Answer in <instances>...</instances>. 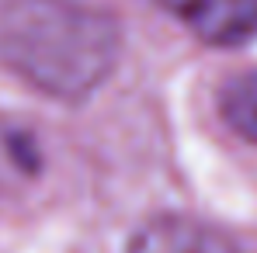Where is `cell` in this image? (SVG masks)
<instances>
[{"label": "cell", "instance_id": "obj_1", "mask_svg": "<svg viewBox=\"0 0 257 253\" xmlns=\"http://www.w3.org/2000/svg\"><path fill=\"white\" fill-rule=\"evenodd\" d=\"M0 59L32 87L80 101L118 63V21L90 0H0Z\"/></svg>", "mask_w": 257, "mask_h": 253}, {"label": "cell", "instance_id": "obj_2", "mask_svg": "<svg viewBox=\"0 0 257 253\" xmlns=\"http://www.w3.org/2000/svg\"><path fill=\"white\" fill-rule=\"evenodd\" d=\"M198 42L236 49L257 39V0H153Z\"/></svg>", "mask_w": 257, "mask_h": 253}, {"label": "cell", "instance_id": "obj_3", "mask_svg": "<svg viewBox=\"0 0 257 253\" xmlns=\"http://www.w3.org/2000/svg\"><path fill=\"white\" fill-rule=\"evenodd\" d=\"M122 253H243L226 232L202 218L157 215L128 236Z\"/></svg>", "mask_w": 257, "mask_h": 253}, {"label": "cell", "instance_id": "obj_4", "mask_svg": "<svg viewBox=\"0 0 257 253\" xmlns=\"http://www.w3.org/2000/svg\"><path fill=\"white\" fill-rule=\"evenodd\" d=\"M219 115L240 139L257 146V70L236 73L219 90Z\"/></svg>", "mask_w": 257, "mask_h": 253}]
</instances>
